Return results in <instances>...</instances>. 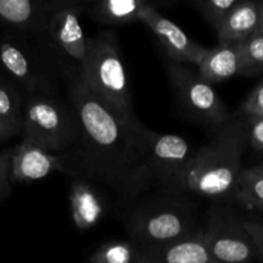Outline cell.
I'll use <instances>...</instances> for the list:
<instances>
[{"mask_svg":"<svg viewBox=\"0 0 263 263\" xmlns=\"http://www.w3.org/2000/svg\"><path fill=\"white\" fill-rule=\"evenodd\" d=\"M69 208L74 226L81 231L90 230L104 218L107 200L92 182L74 177L69 189Z\"/></svg>","mask_w":263,"mask_h":263,"instance_id":"cell-16","label":"cell"},{"mask_svg":"<svg viewBox=\"0 0 263 263\" xmlns=\"http://www.w3.org/2000/svg\"><path fill=\"white\" fill-rule=\"evenodd\" d=\"M140 247L133 240H109L90 256L89 263H136Z\"/></svg>","mask_w":263,"mask_h":263,"instance_id":"cell-20","label":"cell"},{"mask_svg":"<svg viewBox=\"0 0 263 263\" xmlns=\"http://www.w3.org/2000/svg\"><path fill=\"white\" fill-rule=\"evenodd\" d=\"M12 149L8 148L0 152V200L9 193L10 190V158Z\"/></svg>","mask_w":263,"mask_h":263,"instance_id":"cell-25","label":"cell"},{"mask_svg":"<svg viewBox=\"0 0 263 263\" xmlns=\"http://www.w3.org/2000/svg\"><path fill=\"white\" fill-rule=\"evenodd\" d=\"M248 143L247 120L233 117L216 128L210 143L193 154L186 177L187 190L213 200L234 197Z\"/></svg>","mask_w":263,"mask_h":263,"instance_id":"cell-2","label":"cell"},{"mask_svg":"<svg viewBox=\"0 0 263 263\" xmlns=\"http://www.w3.org/2000/svg\"><path fill=\"white\" fill-rule=\"evenodd\" d=\"M174 5L170 0H98L85 2L87 15L97 22L110 26H122L140 22L144 13L149 9L159 10Z\"/></svg>","mask_w":263,"mask_h":263,"instance_id":"cell-15","label":"cell"},{"mask_svg":"<svg viewBox=\"0 0 263 263\" xmlns=\"http://www.w3.org/2000/svg\"><path fill=\"white\" fill-rule=\"evenodd\" d=\"M258 25L259 3L240 0L216 31L218 45H239L244 43L257 32Z\"/></svg>","mask_w":263,"mask_h":263,"instance_id":"cell-17","label":"cell"},{"mask_svg":"<svg viewBox=\"0 0 263 263\" xmlns=\"http://www.w3.org/2000/svg\"><path fill=\"white\" fill-rule=\"evenodd\" d=\"M23 139L50 153L63 154L79 138V121L68 103L55 94H33L23 100Z\"/></svg>","mask_w":263,"mask_h":263,"instance_id":"cell-4","label":"cell"},{"mask_svg":"<svg viewBox=\"0 0 263 263\" xmlns=\"http://www.w3.org/2000/svg\"><path fill=\"white\" fill-rule=\"evenodd\" d=\"M234 117H263V80L252 90Z\"/></svg>","mask_w":263,"mask_h":263,"instance_id":"cell-24","label":"cell"},{"mask_svg":"<svg viewBox=\"0 0 263 263\" xmlns=\"http://www.w3.org/2000/svg\"><path fill=\"white\" fill-rule=\"evenodd\" d=\"M20 133H22V127L21 126L14 125L10 121L0 117V143L13 138V136H15Z\"/></svg>","mask_w":263,"mask_h":263,"instance_id":"cell-28","label":"cell"},{"mask_svg":"<svg viewBox=\"0 0 263 263\" xmlns=\"http://www.w3.org/2000/svg\"><path fill=\"white\" fill-rule=\"evenodd\" d=\"M197 67L200 77L211 85L236 76L240 73L239 45H217L207 49Z\"/></svg>","mask_w":263,"mask_h":263,"instance_id":"cell-18","label":"cell"},{"mask_svg":"<svg viewBox=\"0 0 263 263\" xmlns=\"http://www.w3.org/2000/svg\"><path fill=\"white\" fill-rule=\"evenodd\" d=\"M148 166L153 186L164 195L181 197L187 190L186 177L193 152L184 138L175 134H161L145 128Z\"/></svg>","mask_w":263,"mask_h":263,"instance_id":"cell-8","label":"cell"},{"mask_svg":"<svg viewBox=\"0 0 263 263\" xmlns=\"http://www.w3.org/2000/svg\"><path fill=\"white\" fill-rule=\"evenodd\" d=\"M241 76H257L263 73V35L254 33L239 44Z\"/></svg>","mask_w":263,"mask_h":263,"instance_id":"cell-22","label":"cell"},{"mask_svg":"<svg viewBox=\"0 0 263 263\" xmlns=\"http://www.w3.org/2000/svg\"><path fill=\"white\" fill-rule=\"evenodd\" d=\"M68 104L79 121V138L63 153L66 174L109 187L120 202L130 203L153 186L148 166L145 126L130 125L103 104L80 72L62 73Z\"/></svg>","mask_w":263,"mask_h":263,"instance_id":"cell-1","label":"cell"},{"mask_svg":"<svg viewBox=\"0 0 263 263\" xmlns=\"http://www.w3.org/2000/svg\"><path fill=\"white\" fill-rule=\"evenodd\" d=\"M136 263H216L205 244L203 230L162 246L140 248Z\"/></svg>","mask_w":263,"mask_h":263,"instance_id":"cell-14","label":"cell"},{"mask_svg":"<svg viewBox=\"0 0 263 263\" xmlns=\"http://www.w3.org/2000/svg\"><path fill=\"white\" fill-rule=\"evenodd\" d=\"M203 235L216 263H249L257 256L243 221L230 210L211 211Z\"/></svg>","mask_w":263,"mask_h":263,"instance_id":"cell-10","label":"cell"},{"mask_svg":"<svg viewBox=\"0 0 263 263\" xmlns=\"http://www.w3.org/2000/svg\"><path fill=\"white\" fill-rule=\"evenodd\" d=\"M234 198L248 210L263 211V175L253 168L241 170Z\"/></svg>","mask_w":263,"mask_h":263,"instance_id":"cell-19","label":"cell"},{"mask_svg":"<svg viewBox=\"0 0 263 263\" xmlns=\"http://www.w3.org/2000/svg\"><path fill=\"white\" fill-rule=\"evenodd\" d=\"M240 0H194L193 5L197 8L203 18L210 23L215 31L220 28L230 10Z\"/></svg>","mask_w":263,"mask_h":263,"instance_id":"cell-23","label":"cell"},{"mask_svg":"<svg viewBox=\"0 0 263 263\" xmlns=\"http://www.w3.org/2000/svg\"><path fill=\"white\" fill-rule=\"evenodd\" d=\"M167 74L177 104L193 120L220 128L233 118L212 85L203 80L198 71L168 62Z\"/></svg>","mask_w":263,"mask_h":263,"instance_id":"cell-9","label":"cell"},{"mask_svg":"<svg viewBox=\"0 0 263 263\" xmlns=\"http://www.w3.org/2000/svg\"><path fill=\"white\" fill-rule=\"evenodd\" d=\"M80 76L90 91L123 122H139L117 33L103 31L87 39L86 62Z\"/></svg>","mask_w":263,"mask_h":263,"instance_id":"cell-3","label":"cell"},{"mask_svg":"<svg viewBox=\"0 0 263 263\" xmlns=\"http://www.w3.org/2000/svg\"><path fill=\"white\" fill-rule=\"evenodd\" d=\"M0 67L21 90L33 94H55L58 66L33 37L4 31L0 35Z\"/></svg>","mask_w":263,"mask_h":263,"instance_id":"cell-6","label":"cell"},{"mask_svg":"<svg viewBox=\"0 0 263 263\" xmlns=\"http://www.w3.org/2000/svg\"><path fill=\"white\" fill-rule=\"evenodd\" d=\"M247 120L248 143L256 151L263 152V117H252Z\"/></svg>","mask_w":263,"mask_h":263,"instance_id":"cell-26","label":"cell"},{"mask_svg":"<svg viewBox=\"0 0 263 263\" xmlns=\"http://www.w3.org/2000/svg\"><path fill=\"white\" fill-rule=\"evenodd\" d=\"M54 171H66L63 154L50 153L25 139L17 146H13L10 158L12 182L36 181Z\"/></svg>","mask_w":263,"mask_h":263,"instance_id":"cell-12","label":"cell"},{"mask_svg":"<svg viewBox=\"0 0 263 263\" xmlns=\"http://www.w3.org/2000/svg\"><path fill=\"white\" fill-rule=\"evenodd\" d=\"M23 99L20 89L4 74H0V117L22 127Z\"/></svg>","mask_w":263,"mask_h":263,"instance_id":"cell-21","label":"cell"},{"mask_svg":"<svg viewBox=\"0 0 263 263\" xmlns=\"http://www.w3.org/2000/svg\"><path fill=\"white\" fill-rule=\"evenodd\" d=\"M256 33L263 35V2L259 3V25H258V30H257Z\"/></svg>","mask_w":263,"mask_h":263,"instance_id":"cell-29","label":"cell"},{"mask_svg":"<svg viewBox=\"0 0 263 263\" xmlns=\"http://www.w3.org/2000/svg\"><path fill=\"white\" fill-rule=\"evenodd\" d=\"M243 225L246 231L248 233L249 238H251L256 254L263 259V222L243 221Z\"/></svg>","mask_w":263,"mask_h":263,"instance_id":"cell-27","label":"cell"},{"mask_svg":"<svg viewBox=\"0 0 263 263\" xmlns=\"http://www.w3.org/2000/svg\"><path fill=\"white\" fill-rule=\"evenodd\" d=\"M140 22L148 26L172 63L198 66L207 51V49L190 39L182 28L162 15L159 10H146Z\"/></svg>","mask_w":263,"mask_h":263,"instance_id":"cell-11","label":"cell"},{"mask_svg":"<svg viewBox=\"0 0 263 263\" xmlns=\"http://www.w3.org/2000/svg\"><path fill=\"white\" fill-rule=\"evenodd\" d=\"M85 2L54 0L43 31L35 39L58 66L61 74L67 69L82 72L86 62L87 39L81 26Z\"/></svg>","mask_w":263,"mask_h":263,"instance_id":"cell-7","label":"cell"},{"mask_svg":"<svg viewBox=\"0 0 263 263\" xmlns=\"http://www.w3.org/2000/svg\"><path fill=\"white\" fill-rule=\"evenodd\" d=\"M125 225L130 240L141 249L176 241L198 230L193 205L171 195L134 210Z\"/></svg>","mask_w":263,"mask_h":263,"instance_id":"cell-5","label":"cell"},{"mask_svg":"<svg viewBox=\"0 0 263 263\" xmlns=\"http://www.w3.org/2000/svg\"><path fill=\"white\" fill-rule=\"evenodd\" d=\"M252 168H253L256 172H258V174H262L263 175V162H262V163L257 164V166L252 167Z\"/></svg>","mask_w":263,"mask_h":263,"instance_id":"cell-30","label":"cell"},{"mask_svg":"<svg viewBox=\"0 0 263 263\" xmlns=\"http://www.w3.org/2000/svg\"><path fill=\"white\" fill-rule=\"evenodd\" d=\"M53 5L54 0H0V25L5 31L36 39Z\"/></svg>","mask_w":263,"mask_h":263,"instance_id":"cell-13","label":"cell"}]
</instances>
